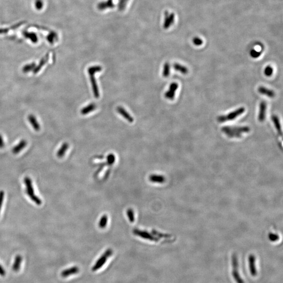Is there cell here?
I'll return each mask as SVG.
<instances>
[{"label":"cell","instance_id":"cell-1","mask_svg":"<svg viewBox=\"0 0 283 283\" xmlns=\"http://www.w3.org/2000/svg\"><path fill=\"white\" fill-rule=\"evenodd\" d=\"M221 131L230 138H240L243 133H249V126H224Z\"/></svg>","mask_w":283,"mask_h":283},{"label":"cell","instance_id":"cell-2","mask_svg":"<svg viewBox=\"0 0 283 283\" xmlns=\"http://www.w3.org/2000/svg\"><path fill=\"white\" fill-rule=\"evenodd\" d=\"M102 70V67L100 66H92L89 68L88 69V74L90 77L93 95L95 98L98 99L99 98L100 92H99V87L97 85V81L95 78V74L97 73L100 72Z\"/></svg>","mask_w":283,"mask_h":283},{"label":"cell","instance_id":"cell-3","mask_svg":"<svg viewBox=\"0 0 283 283\" xmlns=\"http://www.w3.org/2000/svg\"><path fill=\"white\" fill-rule=\"evenodd\" d=\"M24 183L26 186L27 195L31 199L33 202H34L37 205H40L42 204V200L40 198H38V196L35 195L34 190L31 180L29 177H26L24 178Z\"/></svg>","mask_w":283,"mask_h":283},{"label":"cell","instance_id":"cell-4","mask_svg":"<svg viewBox=\"0 0 283 283\" xmlns=\"http://www.w3.org/2000/svg\"><path fill=\"white\" fill-rule=\"evenodd\" d=\"M245 109L244 107H241L235 110L226 115L219 116L217 118V121L220 123L226 122V121H232L237 119V117L241 116L245 112Z\"/></svg>","mask_w":283,"mask_h":283},{"label":"cell","instance_id":"cell-5","mask_svg":"<svg viewBox=\"0 0 283 283\" xmlns=\"http://www.w3.org/2000/svg\"><path fill=\"white\" fill-rule=\"evenodd\" d=\"M232 275L233 278L237 283H244L243 280L242 278L239 274V263L238 257L235 255H233L232 257Z\"/></svg>","mask_w":283,"mask_h":283},{"label":"cell","instance_id":"cell-6","mask_svg":"<svg viewBox=\"0 0 283 283\" xmlns=\"http://www.w3.org/2000/svg\"><path fill=\"white\" fill-rule=\"evenodd\" d=\"M112 253V251L110 249L105 251V253H104L103 255H102L100 259L97 261L95 263V265L93 266V268H92V271H96L98 269H100L104 264H105L106 261L107 260L108 258Z\"/></svg>","mask_w":283,"mask_h":283},{"label":"cell","instance_id":"cell-7","mask_svg":"<svg viewBox=\"0 0 283 283\" xmlns=\"http://www.w3.org/2000/svg\"><path fill=\"white\" fill-rule=\"evenodd\" d=\"M178 85L177 82H173L169 86V89L165 93V97L168 100H173L175 97V94L178 89Z\"/></svg>","mask_w":283,"mask_h":283},{"label":"cell","instance_id":"cell-8","mask_svg":"<svg viewBox=\"0 0 283 283\" xmlns=\"http://www.w3.org/2000/svg\"><path fill=\"white\" fill-rule=\"evenodd\" d=\"M175 16L174 13H170L168 12L165 13V17H164V22L163 26L164 28L167 29L169 27L171 26L174 23Z\"/></svg>","mask_w":283,"mask_h":283},{"label":"cell","instance_id":"cell-9","mask_svg":"<svg viewBox=\"0 0 283 283\" xmlns=\"http://www.w3.org/2000/svg\"><path fill=\"white\" fill-rule=\"evenodd\" d=\"M248 261L251 274L253 276H256L257 275V270L256 268V258L255 256L253 254L250 255L248 258Z\"/></svg>","mask_w":283,"mask_h":283},{"label":"cell","instance_id":"cell-10","mask_svg":"<svg viewBox=\"0 0 283 283\" xmlns=\"http://www.w3.org/2000/svg\"><path fill=\"white\" fill-rule=\"evenodd\" d=\"M267 110V103L265 101H262L260 104V110H259L258 119L261 122H263L265 119L266 117V112Z\"/></svg>","mask_w":283,"mask_h":283},{"label":"cell","instance_id":"cell-11","mask_svg":"<svg viewBox=\"0 0 283 283\" xmlns=\"http://www.w3.org/2000/svg\"><path fill=\"white\" fill-rule=\"evenodd\" d=\"M116 111L117 112L119 113L120 114H121L123 117L125 118V119L127 121H129V123H133L134 121V119L130 114L126 111V110L120 106H119L116 108Z\"/></svg>","mask_w":283,"mask_h":283},{"label":"cell","instance_id":"cell-12","mask_svg":"<svg viewBox=\"0 0 283 283\" xmlns=\"http://www.w3.org/2000/svg\"><path fill=\"white\" fill-rule=\"evenodd\" d=\"M28 120L35 131H39L40 129V125L37 120L36 117L33 114H30L28 116Z\"/></svg>","mask_w":283,"mask_h":283},{"label":"cell","instance_id":"cell-13","mask_svg":"<svg viewBox=\"0 0 283 283\" xmlns=\"http://www.w3.org/2000/svg\"><path fill=\"white\" fill-rule=\"evenodd\" d=\"M79 272V269L77 266H74L69 268L68 269H65L62 271L61 275L63 277H67L68 276H70L71 275L76 274Z\"/></svg>","mask_w":283,"mask_h":283},{"label":"cell","instance_id":"cell-14","mask_svg":"<svg viewBox=\"0 0 283 283\" xmlns=\"http://www.w3.org/2000/svg\"><path fill=\"white\" fill-rule=\"evenodd\" d=\"M258 91H259V93L263 95H266L268 98H273L275 96V93L274 91L271 89H268L266 87H264L263 86L260 87L258 88Z\"/></svg>","mask_w":283,"mask_h":283},{"label":"cell","instance_id":"cell-15","mask_svg":"<svg viewBox=\"0 0 283 283\" xmlns=\"http://www.w3.org/2000/svg\"><path fill=\"white\" fill-rule=\"evenodd\" d=\"M27 141L25 140H21L17 145H15V146L13 148L12 152L14 154H18L19 153L21 152L23 149H24L27 145Z\"/></svg>","mask_w":283,"mask_h":283},{"label":"cell","instance_id":"cell-16","mask_svg":"<svg viewBox=\"0 0 283 283\" xmlns=\"http://www.w3.org/2000/svg\"><path fill=\"white\" fill-rule=\"evenodd\" d=\"M49 55L48 54H47L45 56V57H43V58L40 60L38 65L36 66L34 69V70L33 71V73H34V74H36L40 72V71L42 69L43 67V66L45 65V64H46V63L47 62V61L49 60Z\"/></svg>","mask_w":283,"mask_h":283},{"label":"cell","instance_id":"cell-17","mask_svg":"<svg viewBox=\"0 0 283 283\" xmlns=\"http://www.w3.org/2000/svg\"><path fill=\"white\" fill-rule=\"evenodd\" d=\"M97 108V106L96 104L91 103L89 104L87 106H86L81 109L80 113L82 115H86L90 112H91L95 110Z\"/></svg>","mask_w":283,"mask_h":283},{"label":"cell","instance_id":"cell-18","mask_svg":"<svg viewBox=\"0 0 283 283\" xmlns=\"http://www.w3.org/2000/svg\"><path fill=\"white\" fill-rule=\"evenodd\" d=\"M272 120L273 123H274V125L275 126L276 128L277 131L278 132V134L281 137L282 136V131H281V125L280 123V120L278 119V117L276 116H273L272 117Z\"/></svg>","mask_w":283,"mask_h":283},{"label":"cell","instance_id":"cell-19","mask_svg":"<svg viewBox=\"0 0 283 283\" xmlns=\"http://www.w3.org/2000/svg\"><path fill=\"white\" fill-rule=\"evenodd\" d=\"M22 261V257L20 255H17L15 258L14 260V263L13 265V270L15 272H17L19 271L20 267H21V263Z\"/></svg>","mask_w":283,"mask_h":283},{"label":"cell","instance_id":"cell-20","mask_svg":"<svg viewBox=\"0 0 283 283\" xmlns=\"http://www.w3.org/2000/svg\"><path fill=\"white\" fill-rule=\"evenodd\" d=\"M173 68H174V69L175 70L178 71V72H180L182 74H188V68L186 67H185V66H183L182 65H180V64L175 63V64L173 65Z\"/></svg>","mask_w":283,"mask_h":283},{"label":"cell","instance_id":"cell-21","mask_svg":"<svg viewBox=\"0 0 283 283\" xmlns=\"http://www.w3.org/2000/svg\"><path fill=\"white\" fill-rule=\"evenodd\" d=\"M69 147V144L67 143H64L61 146L60 149H59L58 152L57 153V157L59 158H62L64 157L65 154L66 153V151L68 149Z\"/></svg>","mask_w":283,"mask_h":283},{"label":"cell","instance_id":"cell-22","mask_svg":"<svg viewBox=\"0 0 283 283\" xmlns=\"http://www.w3.org/2000/svg\"><path fill=\"white\" fill-rule=\"evenodd\" d=\"M150 180L152 182L157 183H163L165 181V178L163 176L157 175H151L150 177Z\"/></svg>","mask_w":283,"mask_h":283},{"label":"cell","instance_id":"cell-23","mask_svg":"<svg viewBox=\"0 0 283 283\" xmlns=\"http://www.w3.org/2000/svg\"><path fill=\"white\" fill-rule=\"evenodd\" d=\"M36 64L35 62H32L30 64H26L22 68V72L24 74L29 73L32 71L34 70L35 68L36 67Z\"/></svg>","mask_w":283,"mask_h":283},{"label":"cell","instance_id":"cell-24","mask_svg":"<svg viewBox=\"0 0 283 283\" xmlns=\"http://www.w3.org/2000/svg\"><path fill=\"white\" fill-rule=\"evenodd\" d=\"M171 74V66L168 62H165L163 68V76H164L165 78H167Z\"/></svg>","mask_w":283,"mask_h":283},{"label":"cell","instance_id":"cell-25","mask_svg":"<svg viewBox=\"0 0 283 283\" xmlns=\"http://www.w3.org/2000/svg\"><path fill=\"white\" fill-rule=\"evenodd\" d=\"M135 232H136V234H138V235L143 238L147 239L148 240H153V241L154 240V238H153L152 236L148 234L146 232L141 231H135Z\"/></svg>","mask_w":283,"mask_h":283},{"label":"cell","instance_id":"cell-26","mask_svg":"<svg viewBox=\"0 0 283 283\" xmlns=\"http://www.w3.org/2000/svg\"><path fill=\"white\" fill-rule=\"evenodd\" d=\"M264 74L267 77H271L273 73V68L271 66H266L264 69Z\"/></svg>","mask_w":283,"mask_h":283},{"label":"cell","instance_id":"cell-27","mask_svg":"<svg viewBox=\"0 0 283 283\" xmlns=\"http://www.w3.org/2000/svg\"><path fill=\"white\" fill-rule=\"evenodd\" d=\"M107 221L108 218L107 217V216H104L103 217H102L101 219L100 220V224H99L100 228H104L107 223Z\"/></svg>","mask_w":283,"mask_h":283},{"label":"cell","instance_id":"cell-28","mask_svg":"<svg viewBox=\"0 0 283 283\" xmlns=\"http://www.w3.org/2000/svg\"><path fill=\"white\" fill-rule=\"evenodd\" d=\"M261 54V52H259L254 49L251 50V52H250L251 56L254 58H256L257 57H260Z\"/></svg>","mask_w":283,"mask_h":283},{"label":"cell","instance_id":"cell-29","mask_svg":"<svg viewBox=\"0 0 283 283\" xmlns=\"http://www.w3.org/2000/svg\"><path fill=\"white\" fill-rule=\"evenodd\" d=\"M193 43L196 46H200L203 44V41L201 38L199 37H195L193 39Z\"/></svg>","mask_w":283,"mask_h":283},{"label":"cell","instance_id":"cell-30","mask_svg":"<svg viewBox=\"0 0 283 283\" xmlns=\"http://www.w3.org/2000/svg\"><path fill=\"white\" fill-rule=\"evenodd\" d=\"M269 240L273 242L277 241V240H278V238H279L278 235L275 234H271L269 235Z\"/></svg>","mask_w":283,"mask_h":283},{"label":"cell","instance_id":"cell-31","mask_svg":"<svg viewBox=\"0 0 283 283\" xmlns=\"http://www.w3.org/2000/svg\"><path fill=\"white\" fill-rule=\"evenodd\" d=\"M4 198V192L3 191L0 192V211L2 208V205L3 203Z\"/></svg>","mask_w":283,"mask_h":283},{"label":"cell","instance_id":"cell-32","mask_svg":"<svg viewBox=\"0 0 283 283\" xmlns=\"http://www.w3.org/2000/svg\"><path fill=\"white\" fill-rule=\"evenodd\" d=\"M108 161L109 162L110 164H112L115 161V156L112 154H110L108 156Z\"/></svg>","mask_w":283,"mask_h":283},{"label":"cell","instance_id":"cell-33","mask_svg":"<svg viewBox=\"0 0 283 283\" xmlns=\"http://www.w3.org/2000/svg\"><path fill=\"white\" fill-rule=\"evenodd\" d=\"M128 215L129 217V220L131 222H133L134 219V216H133V211L131 210V209H129L128 211Z\"/></svg>","mask_w":283,"mask_h":283},{"label":"cell","instance_id":"cell-34","mask_svg":"<svg viewBox=\"0 0 283 283\" xmlns=\"http://www.w3.org/2000/svg\"><path fill=\"white\" fill-rule=\"evenodd\" d=\"M5 145V143L4 141L3 137L2 136V135L0 134V149L3 148Z\"/></svg>","mask_w":283,"mask_h":283},{"label":"cell","instance_id":"cell-35","mask_svg":"<svg viewBox=\"0 0 283 283\" xmlns=\"http://www.w3.org/2000/svg\"><path fill=\"white\" fill-rule=\"evenodd\" d=\"M5 271L4 269L0 265V275L1 276H4L5 275Z\"/></svg>","mask_w":283,"mask_h":283}]
</instances>
